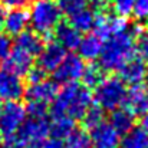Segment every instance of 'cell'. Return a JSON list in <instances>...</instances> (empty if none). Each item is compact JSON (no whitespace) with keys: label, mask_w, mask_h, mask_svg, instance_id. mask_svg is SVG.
I'll use <instances>...</instances> for the list:
<instances>
[{"label":"cell","mask_w":148,"mask_h":148,"mask_svg":"<svg viewBox=\"0 0 148 148\" xmlns=\"http://www.w3.org/2000/svg\"><path fill=\"white\" fill-rule=\"evenodd\" d=\"M92 94L89 88L84 84H68L58 91L52 101V116H68L75 119H82L85 112L92 105Z\"/></svg>","instance_id":"6da1fadb"},{"label":"cell","mask_w":148,"mask_h":148,"mask_svg":"<svg viewBox=\"0 0 148 148\" xmlns=\"http://www.w3.org/2000/svg\"><path fill=\"white\" fill-rule=\"evenodd\" d=\"M135 36L131 30H125L105 39L98 65L105 71H119L135 58Z\"/></svg>","instance_id":"7a4b0ae2"},{"label":"cell","mask_w":148,"mask_h":148,"mask_svg":"<svg viewBox=\"0 0 148 148\" xmlns=\"http://www.w3.org/2000/svg\"><path fill=\"white\" fill-rule=\"evenodd\" d=\"M62 23V9L56 0H33L29 10V25L40 35L52 33Z\"/></svg>","instance_id":"3957f363"},{"label":"cell","mask_w":148,"mask_h":148,"mask_svg":"<svg viewBox=\"0 0 148 148\" xmlns=\"http://www.w3.org/2000/svg\"><path fill=\"white\" fill-rule=\"evenodd\" d=\"M127 85L118 76H105L94 88L92 99L102 111H115L125 103Z\"/></svg>","instance_id":"277c9868"},{"label":"cell","mask_w":148,"mask_h":148,"mask_svg":"<svg viewBox=\"0 0 148 148\" xmlns=\"http://www.w3.org/2000/svg\"><path fill=\"white\" fill-rule=\"evenodd\" d=\"M13 137L20 148H42L49 137V121L46 116H29Z\"/></svg>","instance_id":"5b68a950"},{"label":"cell","mask_w":148,"mask_h":148,"mask_svg":"<svg viewBox=\"0 0 148 148\" xmlns=\"http://www.w3.org/2000/svg\"><path fill=\"white\" fill-rule=\"evenodd\" d=\"M27 118V111L19 101H10L0 105V135L4 138L16 135Z\"/></svg>","instance_id":"8992f818"},{"label":"cell","mask_w":148,"mask_h":148,"mask_svg":"<svg viewBox=\"0 0 148 148\" xmlns=\"http://www.w3.org/2000/svg\"><path fill=\"white\" fill-rule=\"evenodd\" d=\"M85 62L79 55L69 53L65 56L62 63L56 68L53 72L55 82L58 85H68V84H76L79 79H82L84 71H85Z\"/></svg>","instance_id":"52a82bcc"},{"label":"cell","mask_w":148,"mask_h":148,"mask_svg":"<svg viewBox=\"0 0 148 148\" xmlns=\"http://www.w3.org/2000/svg\"><path fill=\"white\" fill-rule=\"evenodd\" d=\"M25 84L22 78L6 68H0V101L10 102L25 97Z\"/></svg>","instance_id":"ba28073f"},{"label":"cell","mask_w":148,"mask_h":148,"mask_svg":"<svg viewBox=\"0 0 148 148\" xmlns=\"http://www.w3.org/2000/svg\"><path fill=\"white\" fill-rule=\"evenodd\" d=\"M58 91H59V86L55 81L43 79V81L30 84L25 91V97L27 98L29 103H39V105L48 106V103H50L55 99Z\"/></svg>","instance_id":"9c48e42d"},{"label":"cell","mask_w":148,"mask_h":148,"mask_svg":"<svg viewBox=\"0 0 148 148\" xmlns=\"http://www.w3.org/2000/svg\"><path fill=\"white\" fill-rule=\"evenodd\" d=\"M66 56V50L56 42H48L43 45L40 53L38 55V68L45 73L55 72Z\"/></svg>","instance_id":"30bf717a"},{"label":"cell","mask_w":148,"mask_h":148,"mask_svg":"<svg viewBox=\"0 0 148 148\" xmlns=\"http://www.w3.org/2000/svg\"><path fill=\"white\" fill-rule=\"evenodd\" d=\"M3 68L22 78L33 69V56H30L29 53L16 46H12L10 53L3 60Z\"/></svg>","instance_id":"8fae6325"},{"label":"cell","mask_w":148,"mask_h":148,"mask_svg":"<svg viewBox=\"0 0 148 148\" xmlns=\"http://www.w3.org/2000/svg\"><path fill=\"white\" fill-rule=\"evenodd\" d=\"M89 138L92 148H118L121 143V135L112 128L109 122L105 121L91 130Z\"/></svg>","instance_id":"7c38bea8"},{"label":"cell","mask_w":148,"mask_h":148,"mask_svg":"<svg viewBox=\"0 0 148 148\" xmlns=\"http://www.w3.org/2000/svg\"><path fill=\"white\" fill-rule=\"evenodd\" d=\"M29 26V12L25 7H14L6 12L3 19V29L6 35L19 36Z\"/></svg>","instance_id":"4fadbf2b"},{"label":"cell","mask_w":148,"mask_h":148,"mask_svg":"<svg viewBox=\"0 0 148 148\" xmlns=\"http://www.w3.org/2000/svg\"><path fill=\"white\" fill-rule=\"evenodd\" d=\"M97 33L101 35L103 39H108L114 35H118L121 32H125L128 29V22L125 17L116 16V14H108L102 13L97 16Z\"/></svg>","instance_id":"5bb4252c"},{"label":"cell","mask_w":148,"mask_h":148,"mask_svg":"<svg viewBox=\"0 0 148 148\" xmlns=\"http://www.w3.org/2000/svg\"><path fill=\"white\" fill-rule=\"evenodd\" d=\"M125 109H128L134 116H143L148 112V89L143 85H134L127 92Z\"/></svg>","instance_id":"9a60e30c"},{"label":"cell","mask_w":148,"mask_h":148,"mask_svg":"<svg viewBox=\"0 0 148 148\" xmlns=\"http://www.w3.org/2000/svg\"><path fill=\"white\" fill-rule=\"evenodd\" d=\"M147 66L145 62L141 60L140 58H132L130 62H127L121 69H119V79L127 85H141L143 81H145L147 76Z\"/></svg>","instance_id":"2e32d148"},{"label":"cell","mask_w":148,"mask_h":148,"mask_svg":"<svg viewBox=\"0 0 148 148\" xmlns=\"http://www.w3.org/2000/svg\"><path fill=\"white\" fill-rule=\"evenodd\" d=\"M55 32V42L60 45L65 50H75L78 49L82 35L69 23H59L56 26Z\"/></svg>","instance_id":"e0dca14e"},{"label":"cell","mask_w":148,"mask_h":148,"mask_svg":"<svg viewBox=\"0 0 148 148\" xmlns=\"http://www.w3.org/2000/svg\"><path fill=\"white\" fill-rule=\"evenodd\" d=\"M103 43H105V39L101 35H98L97 32L86 35L85 38L81 39V43L78 46L79 56L82 59H86V60H92L94 62L95 59H99L102 48H103Z\"/></svg>","instance_id":"ac0fdd59"},{"label":"cell","mask_w":148,"mask_h":148,"mask_svg":"<svg viewBox=\"0 0 148 148\" xmlns=\"http://www.w3.org/2000/svg\"><path fill=\"white\" fill-rule=\"evenodd\" d=\"M69 25H72L79 33L89 32L97 25V14L88 6H85L69 13Z\"/></svg>","instance_id":"d6986e66"},{"label":"cell","mask_w":148,"mask_h":148,"mask_svg":"<svg viewBox=\"0 0 148 148\" xmlns=\"http://www.w3.org/2000/svg\"><path fill=\"white\" fill-rule=\"evenodd\" d=\"M14 46L19 48V49L25 50L26 53H29L30 56L35 58V56H38L40 53V50L43 48V40H42V38L38 33L25 30L23 33H20L19 36H16Z\"/></svg>","instance_id":"ffe728a7"},{"label":"cell","mask_w":148,"mask_h":148,"mask_svg":"<svg viewBox=\"0 0 148 148\" xmlns=\"http://www.w3.org/2000/svg\"><path fill=\"white\" fill-rule=\"evenodd\" d=\"M75 130V121L68 116H52V121L49 122V135L62 141L66 140Z\"/></svg>","instance_id":"44dd1931"},{"label":"cell","mask_w":148,"mask_h":148,"mask_svg":"<svg viewBox=\"0 0 148 148\" xmlns=\"http://www.w3.org/2000/svg\"><path fill=\"white\" fill-rule=\"evenodd\" d=\"M109 124L119 135L125 134L131 128H134V115L125 108H118V109L112 111Z\"/></svg>","instance_id":"7402d4cb"},{"label":"cell","mask_w":148,"mask_h":148,"mask_svg":"<svg viewBox=\"0 0 148 148\" xmlns=\"http://www.w3.org/2000/svg\"><path fill=\"white\" fill-rule=\"evenodd\" d=\"M148 132L143 127H134L121 138V148H147Z\"/></svg>","instance_id":"603a6c76"},{"label":"cell","mask_w":148,"mask_h":148,"mask_svg":"<svg viewBox=\"0 0 148 148\" xmlns=\"http://www.w3.org/2000/svg\"><path fill=\"white\" fill-rule=\"evenodd\" d=\"M103 78H105L103 69L98 63H89L88 66H85V71L82 75V82L86 88H95Z\"/></svg>","instance_id":"cb8c5ba5"},{"label":"cell","mask_w":148,"mask_h":148,"mask_svg":"<svg viewBox=\"0 0 148 148\" xmlns=\"http://www.w3.org/2000/svg\"><path fill=\"white\" fill-rule=\"evenodd\" d=\"M131 32L135 36V50L140 55V59L148 63V35L145 33L144 27L140 25L134 26Z\"/></svg>","instance_id":"d4e9b609"},{"label":"cell","mask_w":148,"mask_h":148,"mask_svg":"<svg viewBox=\"0 0 148 148\" xmlns=\"http://www.w3.org/2000/svg\"><path fill=\"white\" fill-rule=\"evenodd\" d=\"M65 148H92L89 134H86L82 130H75L65 141H63Z\"/></svg>","instance_id":"484cf974"},{"label":"cell","mask_w":148,"mask_h":148,"mask_svg":"<svg viewBox=\"0 0 148 148\" xmlns=\"http://www.w3.org/2000/svg\"><path fill=\"white\" fill-rule=\"evenodd\" d=\"M105 119H103V111L99 108V106H94L91 105L89 109L85 112V115L82 116V122L86 128L89 130H94L95 127H98L99 124H102Z\"/></svg>","instance_id":"4316f807"},{"label":"cell","mask_w":148,"mask_h":148,"mask_svg":"<svg viewBox=\"0 0 148 148\" xmlns=\"http://www.w3.org/2000/svg\"><path fill=\"white\" fill-rule=\"evenodd\" d=\"M134 3H135V0H109V4L114 9L115 14L125 17V19L132 13Z\"/></svg>","instance_id":"83f0119b"},{"label":"cell","mask_w":148,"mask_h":148,"mask_svg":"<svg viewBox=\"0 0 148 148\" xmlns=\"http://www.w3.org/2000/svg\"><path fill=\"white\" fill-rule=\"evenodd\" d=\"M58 4L60 6L62 12H66L68 14L78 10V9H82L88 4V0H56Z\"/></svg>","instance_id":"f1b7e54d"},{"label":"cell","mask_w":148,"mask_h":148,"mask_svg":"<svg viewBox=\"0 0 148 148\" xmlns=\"http://www.w3.org/2000/svg\"><path fill=\"white\" fill-rule=\"evenodd\" d=\"M137 20H147L148 19V0H135L132 13Z\"/></svg>","instance_id":"f546056e"},{"label":"cell","mask_w":148,"mask_h":148,"mask_svg":"<svg viewBox=\"0 0 148 148\" xmlns=\"http://www.w3.org/2000/svg\"><path fill=\"white\" fill-rule=\"evenodd\" d=\"M10 49H12V40L9 35L0 30V62H3L7 58V55L10 53Z\"/></svg>","instance_id":"4dcf8cb0"},{"label":"cell","mask_w":148,"mask_h":148,"mask_svg":"<svg viewBox=\"0 0 148 148\" xmlns=\"http://www.w3.org/2000/svg\"><path fill=\"white\" fill-rule=\"evenodd\" d=\"M27 78H29V81H30V84H35V82H39V81H43V79H46V73L43 72V71H40L39 68H33L29 73H27Z\"/></svg>","instance_id":"1f68e13d"},{"label":"cell","mask_w":148,"mask_h":148,"mask_svg":"<svg viewBox=\"0 0 148 148\" xmlns=\"http://www.w3.org/2000/svg\"><path fill=\"white\" fill-rule=\"evenodd\" d=\"M29 3H32V0H1L3 6H9L12 9H14V7H25Z\"/></svg>","instance_id":"d6a6232c"},{"label":"cell","mask_w":148,"mask_h":148,"mask_svg":"<svg viewBox=\"0 0 148 148\" xmlns=\"http://www.w3.org/2000/svg\"><path fill=\"white\" fill-rule=\"evenodd\" d=\"M42 148H65L63 147V141L62 140H58V138H48L45 143H43V145Z\"/></svg>","instance_id":"836d02e7"},{"label":"cell","mask_w":148,"mask_h":148,"mask_svg":"<svg viewBox=\"0 0 148 148\" xmlns=\"http://www.w3.org/2000/svg\"><path fill=\"white\" fill-rule=\"evenodd\" d=\"M141 124H143V128L148 132V112L145 114V115H143V121H141Z\"/></svg>","instance_id":"e575fe53"},{"label":"cell","mask_w":148,"mask_h":148,"mask_svg":"<svg viewBox=\"0 0 148 148\" xmlns=\"http://www.w3.org/2000/svg\"><path fill=\"white\" fill-rule=\"evenodd\" d=\"M4 14H6V10H4V6L0 3V27L3 26V19H4Z\"/></svg>","instance_id":"d590c367"},{"label":"cell","mask_w":148,"mask_h":148,"mask_svg":"<svg viewBox=\"0 0 148 148\" xmlns=\"http://www.w3.org/2000/svg\"><path fill=\"white\" fill-rule=\"evenodd\" d=\"M145 82H147V86H145V88L148 89V71H147V76H145Z\"/></svg>","instance_id":"8d00e7d4"},{"label":"cell","mask_w":148,"mask_h":148,"mask_svg":"<svg viewBox=\"0 0 148 148\" xmlns=\"http://www.w3.org/2000/svg\"><path fill=\"white\" fill-rule=\"evenodd\" d=\"M1 144H3V137L0 135V148H1Z\"/></svg>","instance_id":"74e56055"},{"label":"cell","mask_w":148,"mask_h":148,"mask_svg":"<svg viewBox=\"0 0 148 148\" xmlns=\"http://www.w3.org/2000/svg\"><path fill=\"white\" fill-rule=\"evenodd\" d=\"M144 30H145V33H147V35H148V25H147V26H145V27H144Z\"/></svg>","instance_id":"f35d334b"},{"label":"cell","mask_w":148,"mask_h":148,"mask_svg":"<svg viewBox=\"0 0 148 148\" xmlns=\"http://www.w3.org/2000/svg\"><path fill=\"white\" fill-rule=\"evenodd\" d=\"M147 148H148V145H147Z\"/></svg>","instance_id":"ab89813d"}]
</instances>
